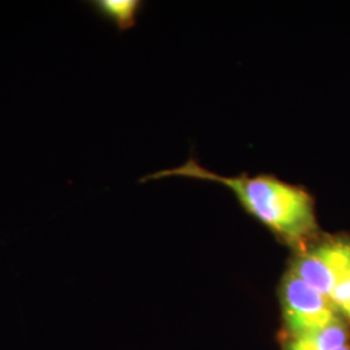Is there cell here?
Masks as SVG:
<instances>
[{"instance_id": "7a4b0ae2", "label": "cell", "mask_w": 350, "mask_h": 350, "mask_svg": "<svg viewBox=\"0 0 350 350\" xmlns=\"http://www.w3.org/2000/svg\"><path fill=\"white\" fill-rule=\"evenodd\" d=\"M280 296L283 315L293 338L319 331L338 321L329 297L306 284L292 269L283 278Z\"/></svg>"}, {"instance_id": "52a82bcc", "label": "cell", "mask_w": 350, "mask_h": 350, "mask_svg": "<svg viewBox=\"0 0 350 350\" xmlns=\"http://www.w3.org/2000/svg\"><path fill=\"white\" fill-rule=\"evenodd\" d=\"M338 350H350V347H347V345H345V347H342V348H340V349Z\"/></svg>"}, {"instance_id": "3957f363", "label": "cell", "mask_w": 350, "mask_h": 350, "mask_svg": "<svg viewBox=\"0 0 350 350\" xmlns=\"http://www.w3.org/2000/svg\"><path fill=\"white\" fill-rule=\"evenodd\" d=\"M310 287L327 297L350 269V243L332 241L302 253L291 267Z\"/></svg>"}, {"instance_id": "5b68a950", "label": "cell", "mask_w": 350, "mask_h": 350, "mask_svg": "<svg viewBox=\"0 0 350 350\" xmlns=\"http://www.w3.org/2000/svg\"><path fill=\"white\" fill-rule=\"evenodd\" d=\"M88 4L94 12L114 24L120 31L130 30L137 25L139 12L143 8V1L140 0H92Z\"/></svg>"}, {"instance_id": "ba28073f", "label": "cell", "mask_w": 350, "mask_h": 350, "mask_svg": "<svg viewBox=\"0 0 350 350\" xmlns=\"http://www.w3.org/2000/svg\"><path fill=\"white\" fill-rule=\"evenodd\" d=\"M348 317H349V318H350V314H349V315H348Z\"/></svg>"}, {"instance_id": "277c9868", "label": "cell", "mask_w": 350, "mask_h": 350, "mask_svg": "<svg viewBox=\"0 0 350 350\" xmlns=\"http://www.w3.org/2000/svg\"><path fill=\"white\" fill-rule=\"evenodd\" d=\"M347 340L348 328L338 319L319 331L295 336L287 350H338L345 347Z\"/></svg>"}, {"instance_id": "8992f818", "label": "cell", "mask_w": 350, "mask_h": 350, "mask_svg": "<svg viewBox=\"0 0 350 350\" xmlns=\"http://www.w3.org/2000/svg\"><path fill=\"white\" fill-rule=\"evenodd\" d=\"M329 300L335 305V308L341 309L347 315L350 314V269L342 275L334 288Z\"/></svg>"}, {"instance_id": "6da1fadb", "label": "cell", "mask_w": 350, "mask_h": 350, "mask_svg": "<svg viewBox=\"0 0 350 350\" xmlns=\"http://www.w3.org/2000/svg\"><path fill=\"white\" fill-rule=\"evenodd\" d=\"M166 176L211 180L230 188L250 215L291 244H301L317 228L313 198L304 188L289 185L274 176H224L189 160L175 169L147 175L140 179V183Z\"/></svg>"}]
</instances>
